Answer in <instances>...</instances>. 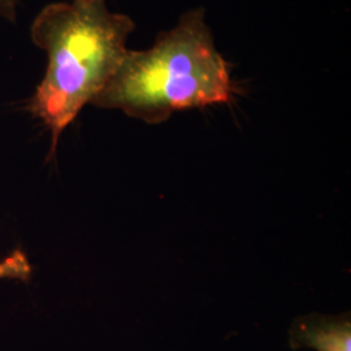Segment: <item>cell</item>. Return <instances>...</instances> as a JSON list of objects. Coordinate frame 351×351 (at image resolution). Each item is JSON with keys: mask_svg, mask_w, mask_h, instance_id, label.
I'll return each mask as SVG.
<instances>
[{"mask_svg": "<svg viewBox=\"0 0 351 351\" xmlns=\"http://www.w3.org/2000/svg\"><path fill=\"white\" fill-rule=\"evenodd\" d=\"M133 30V20L110 11L106 0L52 3L38 13L30 36L49 63L27 110L50 130V158L64 130L112 77Z\"/></svg>", "mask_w": 351, "mask_h": 351, "instance_id": "obj_1", "label": "cell"}, {"mask_svg": "<svg viewBox=\"0 0 351 351\" xmlns=\"http://www.w3.org/2000/svg\"><path fill=\"white\" fill-rule=\"evenodd\" d=\"M233 95L229 65L198 8L184 13L150 49L126 51L91 104L160 124L177 111L228 103Z\"/></svg>", "mask_w": 351, "mask_h": 351, "instance_id": "obj_2", "label": "cell"}, {"mask_svg": "<svg viewBox=\"0 0 351 351\" xmlns=\"http://www.w3.org/2000/svg\"><path fill=\"white\" fill-rule=\"evenodd\" d=\"M289 341L293 349L351 351L350 319L346 316H303L293 323Z\"/></svg>", "mask_w": 351, "mask_h": 351, "instance_id": "obj_3", "label": "cell"}, {"mask_svg": "<svg viewBox=\"0 0 351 351\" xmlns=\"http://www.w3.org/2000/svg\"><path fill=\"white\" fill-rule=\"evenodd\" d=\"M33 275V267L21 249H16L0 262V278H13L27 282Z\"/></svg>", "mask_w": 351, "mask_h": 351, "instance_id": "obj_4", "label": "cell"}, {"mask_svg": "<svg viewBox=\"0 0 351 351\" xmlns=\"http://www.w3.org/2000/svg\"><path fill=\"white\" fill-rule=\"evenodd\" d=\"M19 0H0V16L8 21L16 20Z\"/></svg>", "mask_w": 351, "mask_h": 351, "instance_id": "obj_5", "label": "cell"}]
</instances>
